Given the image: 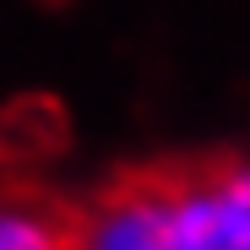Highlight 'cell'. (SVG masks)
<instances>
[{
    "label": "cell",
    "instance_id": "obj_3",
    "mask_svg": "<svg viewBox=\"0 0 250 250\" xmlns=\"http://www.w3.org/2000/svg\"><path fill=\"white\" fill-rule=\"evenodd\" d=\"M0 250H82L76 196L0 190Z\"/></svg>",
    "mask_w": 250,
    "mask_h": 250
},
{
    "label": "cell",
    "instance_id": "obj_1",
    "mask_svg": "<svg viewBox=\"0 0 250 250\" xmlns=\"http://www.w3.org/2000/svg\"><path fill=\"white\" fill-rule=\"evenodd\" d=\"M180 196H185V158L131 163L109 174L98 190L76 196L82 250H180L174 245Z\"/></svg>",
    "mask_w": 250,
    "mask_h": 250
},
{
    "label": "cell",
    "instance_id": "obj_2",
    "mask_svg": "<svg viewBox=\"0 0 250 250\" xmlns=\"http://www.w3.org/2000/svg\"><path fill=\"white\" fill-rule=\"evenodd\" d=\"M180 250H250V207L223 185L218 158L185 163V196H180Z\"/></svg>",
    "mask_w": 250,
    "mask_h": 250
}]
</instances>
